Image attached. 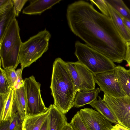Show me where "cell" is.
I'll return each mask as SVG.
<instances>
[{"label": "cell", "instance_id": "obj_32", "mask_svg": "<svg viewBox=\"0 0 130 130\" xmlns=\"http://www.w3.org/2000/svg\"><path fill=\"white\" fill-rule=\"evenodd\" d=\"M127 48L125 60L127 62L130 70V45L127 44Z\"/></svg>", "mask_w": 130, "mask_h": 130}, {"label": "cell", "instance_id": "obj_33", "mask_svg": "<svg viewBox=\"0 0 130 130\" xmlns=\"http://www.w3.org/2000/svg\"><path fill=\"white\" fill-rule=\"evenodd\" d=\"M40 130H50L49 120L48 116Z\"/></svg>", "mask_w": 130, "mask_h": 130}, {"label": "cell", "instance_id": "obj_2", "mask_svg": "<svg viewBox=\"0 0 130 130\" xmlns=\"http://www.w3.org/2000/svg\"><path fill=\"white\" fill-rule=\"evenodd\" d=\"M50 88L54 104L63 114L73 107L76 92L66 62L60 58L53 63Z\"/></svg>", "mask_w": 130, "mask_h": 130}, {"label": "cell", "instance_id": "obj_14", "mask_svg": "<svg viewBox=\"0 0 130 130\" xmlns=\"http://www.w3.org/2000/svg\"><path fill=\"white\" fill-rule=\"evenodd\" d=\"M14 90L17 112L23 122L27 116V97L25 82L22 86Z\"/></svg>", "mask_w": 130, "mask_h": 130}, {"label": "cell", "instance_id": "obj_26", "mask_svg": "<svg viewBox=\"0 0 130 130\" xmlns=\"http://www.w3.org/2000/svg\"><path fill=\"white\" fill-rule=\"evenodd\" d=\"M91 4L96 6L105 15L110 18L107 4L105 0H90Z\"/></svg>", "mask_w": 130, "mask_h": 130}, {"label": "cell", "instance_id": "obj_10", "mask_svg": "<svg viewBox=\"0 0 130 130\" xmlns=\"http://www.w3.org/2000/svg\"><path fill=\"white\" fill-rule=\"evenodd\" d=\"M80 116L89 130H105L111 129L112 123L98 111L89 108L79 111Z\"/></svg>", "mask_w": 130, "mask_h": 130}, {"label": "cell", "instance_id": "obj_25", "mask_svg": "<svg viewBox=\"0 0 130 130\" xmlns=\"http://www.w3.org/2000/svg\"><path fill=\"white\" fill-rule=\"evenodd\" d=\"M12 89L1 70L0 73V94H8Z\"/></svg>", "mask_w": 130, "mask_h": 130}, {"label": "cell", "instance_id": "obj_30", "mask_svg": "<svg viewBox=\"0 0 130 130\" xmlns=\"http://www.w3.org/2000/svg\"><path fill=\"white\" fill-rule=\"evenodd\" d=\"M9 94V93L8 94H0V117L2 114Z\"/></svg>", "mask_w": 130, "mask_h": 130}, {"label": "cell", "instance_id": "obj_9", "mask_svg": "<svg viewBox=\"0 0 130 130\" xmlns=\"http://www.w3.org/2000/svg\"><path fill=\"white\" fill-rule=\"evenodd\" d=\"M94 78L95 83L104 93L116 97L126 96L117 77L115 70L94 74Z\"/></svg>", "mask_w": 130, "mask_h": 130}, {"label": "cell", "instance_id": "obj_5", "mask_svg": "<svg viewBox=\"0 0 130 130\" xmlns=\"http://www.w3.org/2000/svg\"><path fill=\"white\" fill-rule=\"evenodd\" d=\"M51 37L50 32L45 29L22 42L19 61L23 69L29 66L47 51Z\"/></svg>", "mask_w": 130, "mask_h": 130}, {"label": "cell", "instance_id": "obj_1", "mask_svg": "<svg viewBox=\"0 0 130 130\" xmlns=\"http://www.w3.org/2000/svg\"><path fill=\"white\" fill-rule=\"evenodd\" d=\"M66 17L69 26L75 35L87 45L113 62L125 60L127 44L110 18L96 10L84 1L68 6Z\"/></svg>", "mask_w": 130, "mask_h": 130}, {"label": "cell", "instance_id": "obj_22", "mask_svg": "<svg viewBox=\"0 0 130 130\" xmlns=\"http://www.w3.org/2000/svg\"><path fill=\"white\" fill-rule=\"evenodd\" d=\"M0 67V69L2 71L10 87L13 89L17 80L19 69L16 70L9 69H3L1 68V66Z\"/></svg>", "mask_w": 130, "mask_h": 130}, {"label": "cell", "instance_id": "obj_17", "mask_svg": "<svg viewBox=\"0 0 130 130\" xmlns=\"http://www.w3.org/2000/svg\"><path fill=\"white\" fill-rule=\"evenodd\" d=\"M115 70L122 90L126 96L130 97V70L119 65L116 66Z\"/></svg>", "mask_w": 130, "mask_h": 130}, {"label": "cell", "instance_id": "obj_27", "mask_svg": "<svg viewBox=\"0 0 130 130\" xmlns=\"http://www.w3.org/2000/svg\"><path fill=\"white\" fill-rule=\"evenodd\" d=\"M28 1V0H12L15 17L18 16L24 6Z\"/></svg>", "mask_w": 130, "mask_h": 130}, {"label": "cell", "instance_id": "obj_12", "mask_svg": "<svg viewBox=\"0 0 130 130\" xmlns=\"http://www.w3.org/2000/svg\"><path fill=\"white\" fill-rule=\"evenodd\" d=\"M48 108L50 130H62L68 123L65 114L54 104L51 105Z\"/></svg>", "mask_w": 130, "mask_h": 130}, {"label": "cell", "instance_id": "obj_3", "mask_svg": "<svg viewBox=\"0 0 130 130\" xmlns=\"http://www.w3.org/2000/svg\"><path fill=\"white\" fill-rule=\"evenodd\" d=\"M20 30L18 21L15 18L0 42V64L4 69L15 70L19 64V53L22 43Z\"/></svg>", "mask_w": 130, "mask_h": 130}, {"label": "cell", "instance_id": "obj_28", "mask_svg": "<svg viewBox=\"0 0 130 130\" xmlns=\"http://www.w3.org/2000/svg\"><path fill=\"white\" fill-rule=\"evenodd\" d=\"M13 6L12 0H0V12H3Z\"/></svg>", "mask_w": 130, "mask_h": 130}, {"label": "cell", "instance_id": "obj_21", "mask_svg": "<svg viewBox=\"0 0 130 130\" xmlns=\"http://www.w3.org/2000/svg\"><path fill=\"white\" fill-rule=\"evenodd\" d=\"M123 18L130 21V10L122 0H106Z\"/></svg>", "mask_w": 130, "mask_h": 130}, {"label": "cell", "instance_id": "obj_23", "mask_svg": "<svg viewBox=\"0 0 130 130\" xmlns=\"http://www.w3.org/2000/svg\"><path fill=\"white\" fill-rule=\"evenodd\" d=\"M74 130H89L77 111L69 123Z\"/></svg>", "mask_w": 130, "mask_h": 130}, {"label": "cell", "instance_id": "obj_24", "mask_svg": "<svg viewBox=\"0 0 130 130\" xmlns=\"http://www.w3.org/2000/svg\"><path fill=\"white\" fill-rule=\"evenodd\" d=\"M8 130H22L23 122L17 112L10 120Z\"/></svg>", "mask_w": 130, "mask_h": 130}, {"label": "cell", "instance_id": "obj_34", "mask_svg": "<svg viewBox=\"0 0 130 130\" xmlns=\"http://www.w3.org/2000/svg\"><path fill=\"white\" fill-rule=\"evenodd\" d=\"M111 130H130L123 126L119 124H117L113 125Z\"/></svg>", "mask_w": 130, "mask_h": 130}, {"label": "cell", "instance_id": "obj_20", "mask_svg": "<svg viewBox=\"0 0 130 130\" xmlns=\"http://www.w3.org/2000/svg\"><path fill=\"white\" fill-rule=\"evenodd\" d=\"M15 18L14 6L0 12V42L2 40L10 24Z\"/></svg>", "mask_w": 130, "mask_h": 130}, {"label": "cell", "instance_id": "obj_15", "mask_svg": "<svg viewBox=\"0 0 130 130\" xmlns=\"http://www.w3.org/2000/svg\"><path fill=\"white\" fill-rule=\"evenodd\" d=\"M101 91L100 89L98 87L91 91L77 92L75 98L73 107L79 108L89 104L97 99Z\"/></svg>", "mask_w": 130, "mask_h": 130}, {"label": "cell", "instance_id": "obj_38", "mask_svg": "<svg viewBox=\"0 0 130 130\" xmlns=\"http://www.w3.org/2000/svg\"><path fill=\"white\" fill-rule=\"evenodd\" d=\"M22 130H26L25 129H23Z\"/></svg>", "mask_w": 130, "mask_h": 130}, {"label": "cell", "instance_id": "obj_29", "mask_svg": "<svg viewBox=\"0 0 130 130\" xmlns=\"http://www.w3.org/2000/svg\"><path fill=\"white\" fill-rule=\"evenodd\" d=\"M23 69V67L21 66V68L19 69L17 80L16 85L13 89L14 90L19 89L24 83V80L22 79V73Z\"/></svg>", "mask_w": 130, "mask_h": 130}, {"label": "cell", "instance_id": "obj_13", "mask_svg": "<svg viewBox=\"0 0 130 130\" xmlns=\"http://www.w3.org/2000/svg\"><path fill=\"white\" fill-rule=\"evenodd\" d=\"M106 2L110 18L114 25L124 40L127 43H130V31L124 23L123 18Z\"/></svg>", "mask_w": 130, "mask_h": 130}, {"label": "cell", "instance_id": "obj_36", "mask_svg": "<svg viewBox=\"0 0 130 130\" xmlns=\"http://www.w3.org/2000/svg\"><path fill=\"white\" fill-rule=\"evenodd\" d=\"M62 130H74L70 123L66 124L63 127Z\"/></svg>", "mask_w": 130, "mask_h": 130}, {"label": "cell", "instance_id": "obj_18", "mask_svg": "<svg viewBox=\"0 0 130 130\" xmlns=\"http://www.w3.org/2000/svg\"><path fill=\"white\" fill-rule=\"evenodd\" d=\"M17 112L15 90L12 89L9 93L2 114L0 117V123L10 121Z\"/></svg>", "mask_w": 130, "mask_h": 130}, {"label": "cell", "instance_id": "obj_37", "mask_svg": "<svg viewBox=\"0 0 130 130\" xmlns=\"http://www.w3.org/2000/svg\"><path fill=\"white\" fill-rule=\"evenodd\" d=\"M105 130H111L110 129L107 128L105 129Z\"/></svg>", "mask_w": 130, "mask_h": 130}, {"label": "cell", "instance_id": "obj_35", "mask_svg": "<svg viewBox=\"0 0 130 130\" xmlns=\"http://www.w3.org/2000/svg\"><path fill=\"white\" fill-rule=\"evenodd\" d=\"M123 19L125 25L130 31V21L123 18Z\"/></svg>", "mask_w": 130, "mask_h": 130}, {"label": "cell", "instance_id": "obj_6", "mask_svg": "<svg viewBox=\"0 0 130 130\" xmlns=\"http://www.w3.org/2000/svg\"><path fill=\"white\" fill-rule=\"evenodd\" d=\"M27 97V116H31L44 113L48 110L42 99L41 84L33 76L24 79Z\"/></svg>", "mask_w": 130, "mask_h": 130}, {"label": "cell", "instance_id": "obj_7", "mask_svg": "<svg viewBox=\"0 0 130 130\" xmlns=\"http://www.w3.org/2000/svg\"><path fill=\"white\" fill-rule=\"evenodd\" d=\"M73 81L76 92L90 91L95 89L94 74L78 61L66 62Z\"/></svg>", "mask_w": 130, "mask_h": 130}, {"label": "cell", "instance_id": "obj_8", "mask_svg": "<svg viewBox=\"0 0 130 130\" xmlns=\"http://www.w3.org/2000/svg\"><path fill=\"white\" fill-rule=\"evenodd\" d=\"M103 100L119 124L130 129V97H116L104 93Z\"/></svg>", "mask_w": 130, "mask_h": 130}, {"label": "cell", "instance_id": "obj_19", "mask_svg": "<svg viewBox=\"0 0 130 130\" xmlns=\"http://www.w3.org/2000/svg\"><path fill=\"white\" fill-rule=\"evenodd\" d=\"M98 98V100L96 99L89 104L96 109L112 123L115 124H119L117 120L106 104L100 96H99Z\"/></svg>", "mask_w": 130, "mask_h": 130}, {"label": "cell", "instance_id": "obj_4", "mask_svg": "<svg viewBox=\"0 0 130 130\" xmlns=\"http://www.w3.org/2000/svg\"><path fill=\"white\" fill-rule=\"evenodd\" d=\"M74 54L78 61L94 74L115 70L116 65L109 59L86 44L76 41Z\"/></svg>", "mask_w": 130, "mask_h": 130}, {"label": "cell", "instance_id": "obj_11", "mask_svg": "<svg viewBox=\"0 0 130 130\" xmlns=\"http://www.w3.org/2000/svg\"><path fill=\"white\" fill-rule=\"evenodd\" d=\"M29 4L23 10L22 13L27 15L41 14L45 10L51 9L61 0H32Z\"/></svg>", "mask_w": 130, "mask_h": 130}, {"label": "cell", "instance_id": "obj_31", "mask_svg": "<svg viewBox=\"0 0 130 130\" xmlns=\"http://www.w3.org/2000/svg\"><path fill=\"white\" fill-rule=\"evenodd\" d=\"M10 121L0 123V130H8Z\"/></svg>", "mask_w": 130, "mask_h": 130}, {"label": "cell", "instance_id": "obj_16", "mask_svg": "<svg viewBox=\"0 0 130 130\" xmlns=\"http://www.w3.org/2000/svg\"><path fill=\"white\" fill-rule=\"evenodd\" d=\"M48 110L44 112L31 116H27L22 124L23 129L26 130H40L48 114Z\"/></svg>", "mask_w": 130, "mask_h": 130}]
</instances>
